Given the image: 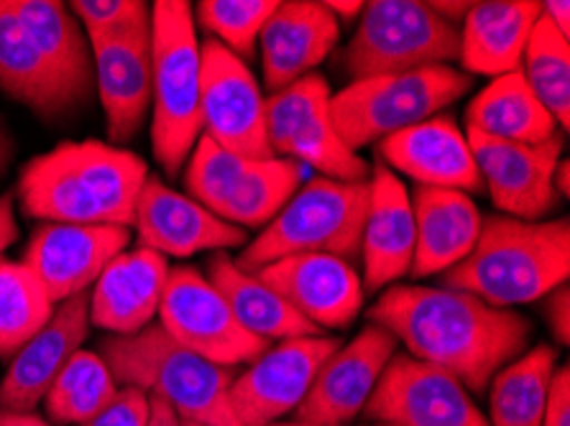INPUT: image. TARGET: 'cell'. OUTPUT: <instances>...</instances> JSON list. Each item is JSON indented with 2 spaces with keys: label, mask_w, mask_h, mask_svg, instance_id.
I'll return each instance as SVG.
<instances>
[{
  "label": "cell",
  "mask_w": 570,
  "mask_h": 426,
  "mask_svg": "<svg viewBox=\"0 0 570 426\" xmlns=\"http://www.w3.org/2000/svg\"><path fill=\"white\" fill-rule=\"evenodd\" d=\"M146 422H149V396L131 386H118L114 402L77 426H146Z\"/></svg>",
  "instance_id": "38"
},
{
  "label": "cell",
  "mask_w": 570,
  "mask_h": 426,
  "mask_svg": "<svg viewBox=\"0 0 570 426\" xmlns=\"http://www.w3.org/2000/svg\"><path fill=\"white\" fill-rule=\"evenodd\" d=\"M116 394L118 384L110 376L108 365L102 363L100 355L77 350L65 368L59 370L55 384L49 386L45 408L51 424L77 426L102 412L114 402Z\"/></svg>",
  "instance_id": "33"
},
{
  "label": "cell",
  "mask_w": 570,
  "mask_h": 426,
  "mask_svg": "<svg viewBox=\"0 0 570 426\" xmlns=\"http://www.w3.org/2000/svg\"><path fill=\"white\" fill-rule=\"evenodd\" d=\"M183 426H207V424H197V422H183Z\"/></svg>",
  "instance_id": "49"
},
{
  "label": "cell",
  "mask_w": 570,
  "mask_h": 426,
  "mask_svg": "<svg viewBox=\"0 0 570 426\" xmlns=\"http://www.w3.org/2000/svg\"><path fill=\"white\" fill-rule=\"evenodd\" d=\"M396 337L384 327L368 325L361 329L348 345H341L323 363L307 396L297 406V422L351 426L364 412L389 360L396 355Z\"/></svg>",
  "instance_id": "16"
},
{
  "label": "cell",
  "mask_w": 570,
  "mask_h": 426,
  "mask_svg": "<svg viewBox=\"0 0 570 426\" xmlns=\"http://www.w3.org/2000/svg\"><path fill=\"white\" fill-rule=\"evenodd\" d=\"M382 426H386V424H382Z\"/></svg>",
  "instance_id": "50"
},
{
  "label": "cell",
  "mask_w": 570,
  "mask_h": 426,
  "mask_svg": "<svg viewBox=\"0 0 570 426\" xmlns=\"http://www.w3.org/2000/svg\"><path fill=\"white\" fill-rule=\"evenodd\" d=\"M556 365L558 353L550 345H538L504 365L491 386L489 426H542Z\"/></svg>",
  "instance_id": "31"
},
{
  "label": "cell",
  "mask_w": 570,
  "mask_h": 426,
  "mask_svg": "<svg viewBox=\"0 0 570 426\" xmlns=\"http://www.w3.org/2000/svg\"><path fill=\"white\" fill-rule=\"evenodd\" d=\"M520 72L556 123L570 126V49L556 26L540 16L527 41Z\"/></svg>",
  "instance_id": "35"
},
{
  "label": "cell",
  "mask_w": 570,
  "mask_h": 426,
  "mask_svg": "<svg viewBox=\"0 0 570 426\" xmlns=\"http://www.w3.org/2000/svg\"><path fill=\"white\" fill-rule=\"evenodd\" d=\"M407 355L451 373L465 390L483 394L499 370L530 343V321L445 286H392L368 311Z\"/></svg>",
  "instance_id": "1"
},
{
  "label": "cell",
  "mask_w": 570,
  "mask_h": 426,
  "mask_svg": "<svg viewBox=\"0 0 570 426\" xmlns=\"http://www.w3.org/2000/svg\"><path fill=\"white\" fill-rule=\"evenodd\" d=\"M546 317L548 325L556 335L558 343L568 345L570 340V294H568V284L558 286L548 294V304H546Z\"/></svg>",
  "instance_id": "40"
},
{
  "label": "cell",
  "mask_w": 570,
  "mask_h": 426,
  "mask_svg": "<svg viewBox=\"0 0 570 426\" xmlns=\"http://www.w3.org/2000/svg\"><path fill=\"white\" fill-rule=\"evenodd\" d=\"M146 179L149 169L131 151L102 141H65L26 164L16 192L33 220L131 230Z\"/></svg>",
  "instance_id": "2"
},
{
  "label": "cell",
  "mask_w": 570,
  "mask_h": 426,
  "mask_svg": "<svg viewBox=\"0 0 570 426\" xmlns=\"http://www.w3.org/2000/svg\"><path fill=\"white\" fill-rule=\"evenodd\" d=\"M469 146L476 161L483 187L499 212L524 222H540L558 207L552 177L563 156L560 136L546 143H507L469 133Z\"/></svg>",
  "instance_id": "14"
},
{
  "label": "cell",
  "mask_w": 570,
  "mask_h": 426,
  "mask_svg": "<svg viewBox=\"0 0 570 426\" xmlns=\"http://www.w3.org/2000/svg\"><path fill=\"white\" fill-rule=\"evenodd\" d=\"M151 146L167 177H177L203 136L200 43L193 6L151 3Z\"/></svg>",
  "instance_id": "5"
},
{
  "label": "cell",
  "mask_w": 570,
  "mask_h": 426,
  "mask_svg": "<svg viewBox=\"0 0 570 426\" xmlns=\"http://www.w3.org/2000/svg\"><path fill=\"white\" fill-rule=\"evenodd\" d=\"M100 358L118 386L161 398L183 422L236 426L228 408V388L236 373L175 343L161 325L151 321L141 333L106 337Z\"/></svg>",
  "instance_id": "4"
},
{
  "label": "cell",
  "mask_w": 570,
  "mask_h": 426,
  "mask_svg": "<svg viewBox=\"0 0 570 426\" xmlns=\"http://www.w3.org/2000/svg\"><path fill=\"white\" fill-rule=\"evenodd\" d=\"M570 222H524L507 215L483 217L476 248L440 274L445 289H458L497 309L530 304L568 284Z\"/></svg>",
  "instance_id": "3"
},
{
  "label": "cell",
  "mask_w": 570,
  "mask_h": 426,
  "mask_svg": "<svg viewBox=\"0 0 570 426\" xmlns=\"http://www.w3.org/2000/svg\"><path fill=\"white\" fill-rule=\"evenodd\" d=\"M88 41L110 146L120 149L138 136L151 106V19Z\"/></svg>",
  "instance_id": "17"
},
{
  "label": "cell",
  "mask_w": 570,
  "mask_h": 426,
  "mask_svg": "<svg viewBox=\"0 0 570 426\" xmlns=\"http://www.w3.org/2000/svg\"><path fill=\"white\" fill-rule=\"evenodd\" d=\"M471 90V75L453 67L368 77L331 98V118L341 141L356 153L364 146L425 123Z\"/></svg>",
  "instance_id": "7"
},
{
  "label": "cell",
  "mask_w": 570,
  "mask_h": 426,
  "mask_svg": "<svg viewBox=\"0 0 570 426\" xmlns=\"http://www.w3.org/2000/svg\"><path fill=\"white\" fill-rule=\"evenodd\" d=\"M0 426H51L39 414H16V412H0Z\"/></svg>",
  "instance_id": "45"
},
{
  "label": "cell",
  "mask_w": 570,
  "mask_h": 426,
  "mask_svg": "<svg viewBox=\"0 0 570 426\" xmlns=\"http://www.w3.org/2000/svg\"><path fill=\"white\" fill-rule=\"evenodd\" d=\"M368 181L315 177L302 185L274 220L248 242L236 266L246 274L289 256L323 254L348 260L361 254L368 215Z\"/></svg>",
  "instance_id": "6"
},
{
  "label": "cell",
  "mask_w": 570,
  "mask_h": 426,
  "mask_svg": "<svg viewBox=\"0 0 570 426\" xmlns=\"http://www.w3.org/2000/svg\"><path fill=\"white\" fill-rule=\"evenodd\" d=\"M552 187H556L558 197H568L570 195V164L566 159H560L556 177H552Z\"/></svg>",
  "instance_id": "47"
},
{
  "label": "cell",
  "mask_w": 570,
  "mask_h": 426,
  "mask_svg": "<svg viewBox=\"0 0 570 426\" xmlns=\"http://www.w3.org/2000/svg\"><path fill=\"white\" fill-rule=\"evenodd\" d=\"M200 116L203 136L244 159L266 161L274 151L266 138V100L256 77L220 41L200 47Z\"/></svg>",
  "instance_id": "11"
},
{
  "label": "cell",
  "mask_w": 570,
  "mask_h": 426,
  "mask_svg": "<svg viewBox=\"0 0 570 426\" xmlns=\"http://www.w3.org/2000/svg\"><path fill=\"white\" fill-rule=\"evenodd\" d=\"M542 13L532 0H487L473 3L461 23L458 59L473 75L504 77L520 72L530 33ZM465 72V75H469Z\"/></svg>",
  "instance_id": "26"
},
{
  "label": "cell",
  "mask_w": 570,
  "mask_h": 426,
  "mask_svg": "<svg viewBox=\"0 0 570 426\" xmlns=\"http://www.w3.org/2000/svg\"><path fill=\"white\" fill-rule=\"evenodd\" d=\"M274 8L276 0H203L197 3V21L215 41L244 59L254 55L258 33Z\"/></svg>",
  "instance_id": "36"
},
{
  "label": "cell",
  "mask_w": 570,
  "mask_h": 426,
  "mask_svg": "<svg viewBox=\"0 0 570 426\" xmlns=\"http://www.w3.org/2000/svg\"><path fill=\"white\" fill-rule=\"evenodd\" d=\"M55 301L23 260L0 264V358L13 355L47 325Z\"/></svg>",
  "instance_id": "34"
},
{
  "label": "cell",
  "mask_w": 570,
  "mask_h": 426,
  "mask_svg": "<svg viewBox=\"0 0 570 426\" xmlns=\"http://www.w3.org/2000/svg\"><path fill=\"white\" fill-rule=\"evenodd\" d=\"M325 8L327 11H331L335 19H345V21H351V19H356V16H361V11H364V3H345V0H327L325 3Z\"/></svg>",
  "instance_id": "46"
},
{
  "label": "cell",
  "mask_w": 570,
  "mask_h": 426,
  "mask_svg": "<svg viewBox=\"0 0 570 426\" xmlns=\"http://www.w3.org/2000/svg\"><path fill=\"white\" fill-rule=\"evenodd\" d=\"M305 167L292 159L252 161L246 177L220 212V220H226L236 228H262L269 225L276 212L289 202L292 195L302 187Z\"/></svg>",
  "instance_id": "32"
},
{
  "label": "cell",
  "mask_w": 570,
  "mask_h": 426,
  "mask_svg": "<svg viewBox=\"0 0 570 426\" xmlns=\"http://www.w3.org/2000/svg\"><path fill=\"white\" fill-rule=\"evenodd\" d=\"M16 153V143H13V136L11 130H8L3 116H0V179L6 177L8 167H11V159Z\"/></svg>",
  "instance_id": "44"
},
{
  "label": "cell",
  "mask_w": 570,
  "mask_h": 426,
  "mask_svg": "<svg viewBox=\"0 0 570 426\" xmlns=\"http://www.w3.org/2000/svg\"><path fill=\"white\" fill-rule=\"evenodd\" d=\"M465 123L469 133L507 143L538 146L558 136V123L534 98L522 72L497 77L483 87L465 110Z\"/></svg>",
  "instance_id": "30"
},
{
  "label": "cell",
  "mask_w": 570,
  "mask_h": 426,
  "mask_svg": "<svg viewBox=\"0 0 570 426\" xmlns=\"http://www.w3.org/2000/svg\"><path fill=\"white\" fill-rule=\"evenodd\" d=\"M269 426H327V424H309V422H276ZM353 426V424H351Z\"/></svg>",
  "instance_id": "48"
},
{
  "label": "cell",
  "mask_w": 570,
  "mask_h": 426,
  "mask_svg": "<svg viewBox=\"0 0 570 426\" xmlns=\"http://www.w3.org/2000/svg\"><path fill=\"white\" fill-rule=\"evenodd\" d=\"M67 6L88 39L110 37L151 19V6L141 0H75Z\"/></svg>",
  "instance_id": "37"
},
{
  "label": "cell",
  "mask_w": 570,
  "mask_h": 426,
  "mask_svg": "<svg viewBox=\"0 0 570 426\" xmlns=\"http://www.w3.org/2000/svg\"><path fill=\"white\" fill-rule=\"evenodd\" d=\"M371 199L361 235L364 258V291H379L410 274L414 256L412 199L400 177L384 164H376L368 179Z\"/></svg>",
  "instance_id": "23"
},
{
  "label": "cell",
  "mask_w": 570,
  "mask_h": 426,
  "mask_svg": "<svg viewBox=\"0 0 570 426\" xmlns=\"http://www.w3.org/2000/svg\"><path fill=\"white\" fill-rule=\"evenodd\" d=\"M167 276V258L154 250L116 256L95 281L90 321L110 335L141 333L159 315Z\"/></svg>",
  "instance_id": "24"
},
{
  "label": "cell",
  "mask_w": 570,
  "mask_h": 426,
  "mask_svg": "<svg viewBox=\"0 0 570 426\" xmlns=\"http://www.w3.org/2000/svg\"><path fill=\"white\" fill-rule=\"evenodd\" d=\"M379 156L386 169L407 174L420 187L481 192L483 181L473 161L469 138L451 116H435L425 123L379 141Z\"/></svg>",
  "instance_id": "21"
},
{
  "label": "cell",
  "mask_w": 570,
  "mask_h": 426,
  "mask_svg": "<svg viewBox=\"0 0 570 426\" xmlns=\"http://www.w3.org/2000/svg\"><path fill=\"white\" fill-rule=\"evenodd\" d=\"M16 240H19V222H16L13 195H0V264Z\"/></svg>",
  "instance_id": "41"
},
{
  "label": "cell",
  "mask_w": 570,
  "mask_h": 426,
  "mask_svg": "<svg viewBox=\"0 0 570 426\" xmlns=\"http://www.w3.org/2000/svg\"><path fill=\"white\" fill-rule=\"evenodd\" d=\"M540 16L556 26L560 37H570V3H566V0H548V3H542Z\"/></svg>",
  "instance_id": "42"
},
{
  "label": "cell",
  "mask_w": 570,
  "mask_h": 426,
  "mask_svg": "<svg viewBox=\"0 0 570 426\" xmlns=\"http://www.w3.org/2000/svg\"><path fill=\"white\" fill-rule=\"evenodd\" d=\"M146 426H183L175 408L157 396H149V422Z\"/></svg>",
  "instance_id": "43"
},
{
  "label": "cell",
  "mask_w": 570,
  "mask_h": 426,
  "mask_svg": "<svg viewBox=\"0 0 570 426\" xmlns=\"http://www.w3.org/2000/svg\"><path fill=\"white\" fill-rule=\"evenodd\" d=\"M131 230L118 225L45 222L31 235L23 264L59 304L85 294L116 256L126 254Z\"/></svg>",
  "instance_id": "15"
},
{
  "label": "cell",
  "mask_w": 570,
  "mask_h": 426,
  "mask_svg": "<svg viewBox=\"0 0 570 426\" xmlns=\"http://www.w3.org/2000/svg\"><path fill=\"white\" fill-rule=\"evenodd\" d=\"M331 87L307 75L266 100V138L274 156L292 159L335 181H368V164L341 141L331 118Z\"/></svg>",
  "instance_id": "9"
},
{
  "label": "cell",
  "mask_w": 570,
  "mask_h": 426,
  "mask_svg": "<svg viewBox=\"0 0 570 426\" xmlns=\"http://www.w3.org/2000/svg\"><path fill=\"white\" fill-rule=\"evenodd\" d=\"M542 426H570V368H556L548 388V404Z\"/></svg>",
  "instance_id": "39"
},
{
  "label": "cell",
  "mask_w": 570,
  "mask_h": 426,
  "mask_svg": "<svg viewBox=\"0 0 570 426\" xmlns=\"http://www.w3.org/2000/svg\"><path fill=\"white\" fill-rule=\"evenodd\" d=\"M134 225L138 246L164 258H189L205 250L223 254V250L246 246L244 228L207 212L193 197L175 192L151 174L138 197Z\"/></svg>",
  "instance_id": "19"
},
{
  "label": "cell",
  "mask_w": 570,
  "mask_h": 426,
  "mask_svg": "<svg viewBox=\"0 0 570 426\" xmlns=\"http://www.w3.org/2000/svg\"><path fill=\"white\" fill-rule=\"evenodd\" d=\"M157 317L171 340L223 368L254 363L269 347L248 335L215 286L187 266L169 268Z\"/></svg>",
  "instance_id": "10"
},
{
  "label": "cell",
  "mask_w": 570,
  "mask_h": 426,
  "mask_svg": "<svg viewBox=\"0 0 570 426\" xmlns=\"http://www.w3.org/2000/svg\"><path fill=\"white\" fill-rule=\"evenodd\" d=\"M338 19L325 3L315 0H287L276 3L269 21L264 23L262 41L264 80L269 90L282 92L331 55L338 43Z\"/></svg>",
  "instance_id": "22"
},
{
  "label": "cell",
  "mask_w": 570,
  "mask_h": 426,
  "mask_svg": "<svg viewBox=\"0 0 570 426\" xmlns=\"http://www.w3.org/2000/svg\"><path fill=\"white\" fill-rule=\"evenodd\" d=\"M0 90L47 120L65 118L82 106L23 31L8 0H0Z\"/></svg>",
  "instance_id": "27"
},
{
  "label": "cell",
  "mask_w": 570,
  "mask_h": 426,
  "mask_svg": "<svg viewBox=\"0 0 570 426\" xmlns=\"http://www.w3.org/2000/svg\"><path fill=\"white\" fill-rule=\"evenodd\" d=\"M364 414L386 426H489L461 380L407 353L389 360Z\"/></svg>",
  "instance_id": "13"
},
{
  "label": "cell",
  "mask_w": 570,
  "mask_h": 426,
  "mask_svg": "<svg viewBox=\"0 0 570 426\" xmlns=\"http://www.w3.org/2000/svg\"><path fill=\"white\" fill-rule=\"evenodd\" d=\"M8 6L37 49L65 77L77 100L88 102L95 87L92 49L69 6L57 0H8Z\"/></svg>",
  "instance_id": "29"
},
{
  "label": "cell",
  "mask_w": 570,
  "mask_h": 426,
  "mask_svg": "<svg viewBox=\"0 0 570 426\" xmlns=\"http://www.w3.org/2000/svg\"><path fill=\"white\" fill-rule=\"evenodd\" d=\"M414 256L412 276L445 274L476 248L483 215L476 202L458 189L417 187L412 199Z\"/></svg>",
  "instance_id": "25"
},
{
  "label": "cell",
  "mask_w": 570,
  "mask_h": 426,
  "mask_svg": "<svg viewBox=\"0 0 570 426\" xmlns=\"http://www.w3.org/2000/svg\"><path fill=\"white\" fill-rule=\"evenodd\" d=\"M256 276L320 333L348 327L364 307V284L343 258L289 256L258 268Z\"/></svg>",
  "instance_id": "18"
},
{
  "label": "cell",
  "mask_w": 570,
  "mask_h": 426,
  "mask_svg": "<svg viewBox=\"0 0 570 426\" xmlns=\"http://www.w3.org/2000/svg\"><path fill=\"white\" fill-rule=\"evenodd\" d=\"M90 333V297L77 294L59 301L37 335L13 355L6 378L0 380V412L31 414L45 402L49 386Z\"/></svg>",
  "instance_id": "20"
},
{
  "label": "cell",
  "mask_w": 570,
  "mask_h": 426,
  "mask_svg": "<svg viewBox=\"0 0 570 426\" xmlns=\"http://www.w3.org/2000/svg\"><path fill=\"white\" fill-rule=\"evenodd\" d=\"M461 51V29L420 0H371L345 49V72L353 82L368 77L448 67Z\"/></svg>",
  "instance_id": "8"
},
{
  "label": "cell",
  "mask_w": 570,
  "mask_h": 426,
  "mask_svg": "<svg viewBox=\"0 0 570 426\" xmlns=\"http://www.w3.org/2000/svg\"><path fill=\"white\" fill-rule=\"evenodd\" d=\"M207 281L226 299L238 325L258 340L272 343L323 335L256 274L240 271L228 254H213V258L207 260Z\"/></svg>",
  "instance_id": "28"
},
{
  "label": "cell",
  "mask_w": 570,
  "mask_h": 426,
  "mask_svg": "<svg viewBox=\"0 0 570 426\" xmlns=\"http://www.w3.org/2000/svg\"><path fill=\"white\" fill-rule=\"evenodd\" d=\"M338 337L309 335L266 347L228 388V408L236 426H269L297 412L323 363L338 350Z\"/></svg>",
  "instance_id": "12"
}]
</instances>
